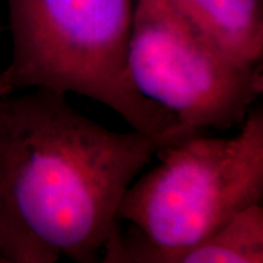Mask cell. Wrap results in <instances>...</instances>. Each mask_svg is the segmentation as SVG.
Segmentation results:
<instances>
[{
    "instance_id": "6da1fadb",
    "label": "cell",
    "mask_w": 263,
    "mask_h": 263,
    "mask_svg": "<svg viewBox=\"0 0 263 263\" xmlns=\"http://www.w3.org/2000/svg\"><path fill=\"white\" fill-rule=\"evenodd\" d=\"M184 136L110 130L48 89L0 97V262H98L127 187Z\"/></svg>"
},
{
    "instance_id": "7a4b0ae2",
    "label": "cell",
    "mask_w": 263,
    "mask_h": 263,
    "mask_svg": "<svg viewBox=\"0 0 263 263\" xmlns=\"http://www.w3.org/2000/svg\"><path fill=\"white\" fill-rule=\"evenodd\" d=\"M157 157L119 206L138 237L126 241L117 233L104 262L170 263L241 209L262 203V108L250 110L231 138L193 133L165 143Z\"/></svg>"
},
{
    "instance_id": "3957f363",
    "label": "cell",
    "mask_w": 263,
    "mask_h": 263,
    "mask_svg": "<svg viewBox=\"0 0 263 263\" xmlns=\"http://www.w3.org/2000/svg\"><path fill=\"white\" fill-rule=\"evenodd\" d=\"M135 0H6L10 59L0 70V97L28 89L88 97L135 130L184 129L132 82L127 50Z\"/></svg>"
},
{
    "instance_id": "277c9868",
    "label": "cell",
    "mask_w": 263,
    "mask_h": 263,
    "mask_svg": "<svg viewBox=\"0 0 263 263\" xmlns=\"http://www.w3.org/2000/svg\"><path fill=\"white\" fill-rule=\"evenodd\" d=\"M127 66L138 92L192 133L241 124L263 92L262 65L233 60L176 0H135Z\"/></svg>"
},
{
    "instance_id": "5b68a950",
    "label": "cell",
    "mask_w": 263,
    "mask_h": 263,
    "mask_svg": "<svg viewBox=\"0 0 263 263\" xmlns=\"http://www.w3.org/2000/svg\"><path fill=\"white\" fill-rule=\"evenodd\" d=\"M226 54L245 66L263 60L262 0H176Z\"/></svg>"
},
{
    "instance_id": "8992f818",
    "label": "cell",
    "mask_w": 263,
    "mask_h": 263,
    "mask_svg": "<svg viewBox=\"0 0 263 263\" xmlns=\"http://www.w3.org/2000/svg\"><path fill=\"white\" fill-rule=\"evenodd\" d=\"M263 206L241 209L212 234L177 253L170 263H262Z\"/></svg>"
}]
</instances>
